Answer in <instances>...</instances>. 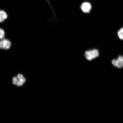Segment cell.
Listing matches in <instances>:
<instances>
[{
	"label": "cell",
	"mask_w": 123,
	"mask_h": 123,
	"mask_svg": "<svg viewBox=\"0 0 123 123\" xmlns=\"http://www.w3.org/2000/svg\"><path fill=\"white\" fill-rule=\"evenodd\" d=\"M92 5L90 3L86 2L83 3L81 6V9L82 11L85 13H89L92 9Z\"/></svg>",
	"instance_id": "obj_5"
},
{
	"label": "cell",
	"mask_w": 123,
	"mask_h": 123,
	"mask_svg": "<svg viewBox=\"0 0 123 123\" xmlns=\"http://www.w3.org/2000/svg\"><path fill=\"white\" fill-rule=\"evenodd\" d=\"M112 65L115 68L121 69L123 68V56L119 55L116 59H113L111 61Z\"/></svg>",
	"instance_id": "obj_3"
},
{
	"label": "cell",
	"mask_w": 123,
	"mask_h": 123,
	"mask_svg": "<svg viewBox=\"0 0 123 123\" xmlns=\"http://www.w3.org/2000/svg\"><path fill=\"white\" fill-rule=\"evenodd\" d=\"M117 35L120 39L123 40V27L120 29L118 31Z\"/></svg>",
	"instance_id": "obj_7"
},
{
	"label": "cell",
	"mask_w": 123,
	"mask_h": 123,
	"mask_svg": "<svg viewBox=\"0 0 123 123\" xmlns=\"http://www.w3.org/2000/svg\"><path fill=\"white\" fill-rule=\"evenodd\" d=\"M5 35V33L3 30L0 28V40H1L4 38Z\"/></svg>",
	"instance_id": "obj_8"
},
{
	"label": "cell",
	"mask_w": 123,
	"mask_h": 123,
	"mask_svg": "<svg viewBox=\"0 0 123 123\" xmlns=\"http://www.w3.org/2000/svg\"><path fill=\"white\" fill-rule=\"evenodd\" d=\"M25 77L21 74H19L12 78V82L13 84L18 87L23 86L25 83Z\"/></svg>",
	"instance_id": "obj_2"
},
{
	"label": "cell",
	"mask_w": 123,
	"mask_h": 123,
	"mask_svg": "<svg viewBox=\"0 0 123 123\" xmlns=\"http://www.w3.org/2000/svg\"><path fill=\"white\" fill-rule=\"evenodd\" d=\"M99 56V51L96 49L87 50L85 54V56L86 59L90 61L98 57Z\"/></svg>",
	"instance_id": "obj_1"
},
{
	"label": "cell",
	"mask_w": 123,
	"mask_h": 123,
	"mask_svg": "<svg viewBox=\"0 0 123 123\" xmlns=\"http://www.w3.org/2000/svg\"><path fill=\"white\" fill-rule=\"evenodd\" d=\"M7 18V15L5 12L0 10V23H2Z\"/></svg>",
	"instance_id": "obj_6"
},
{
	"label": "cell",
	"mask_w": 123,
	"mask_h": 123,
	"mask_svg": "<svg viewBox=\"0 0 123 123\" xmlns=\"http://www.w3.org/2000/svg\"><path fill=\"white\" fill-rule=\"evenodd\" d=\"M11 43L9 40L6 39H3L0 41V49L7 50L10 48Z\"/></svg>",
	"instance_id": "obj_4"
},
{
	"label": "cell",
	"mask_w": 123,
	"mask_h": 123,
	"mask_svg": "<svg viewBox=\"0 0 123 123\" xmlns=\"http://www.w3.org/2000/svg\"><path fill=\"white\" fill-rule=\"evenodd\" d=\"M114 114H115V113H114ZM113 119H114V118H113Z\"/></svg>",
	"instance_id": "obj_9"
}]
</instances>
